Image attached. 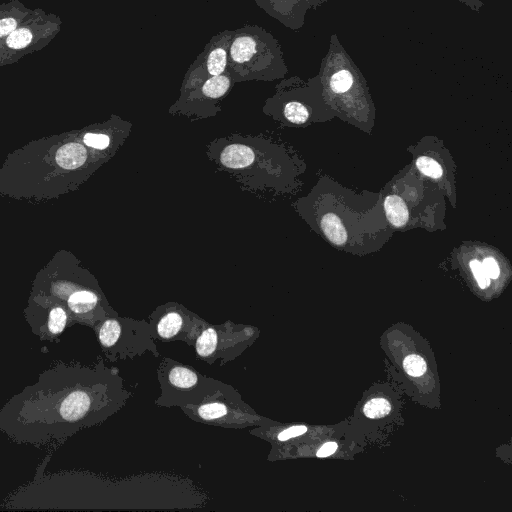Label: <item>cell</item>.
<instances>
[{"mask_svg":"<svg viewBox=\"0 0 512 512\" xmlns=\"http://www.w3.org/2000/svg\"><path fill=\"white\" fill-rule=\"evenodd\" d=\"M130 396L118 369L101 357L91 365L57 360L0 408V432L16 444L55 450L105 422Z\"/></svg>","mask_w":512,"mask_h":512,"instance_id":"1","label":"cell"},{"mask_svg":"<svg viewBox=\"0 0 512 512\" xmlns=\"http://www.w3.org/2000/svg\"><path fill=\"white\" fill-rule=\"evenodd\" d=\"M30 294L63 304L74 325L93 328L105 317L118 314L93 275L78 264H58L55 258L37 274Z\"/></svg>","mask_w":512,"mask_h":512,"instance_id":"2","label":"cell"},{"mask_svg":"<svg viewBox=\"0 0 512 512\" xmlns=\"http://www.w3.org/2000/svg\"><path fill=\"white\" fill-rule=\"evenodd\" d=\"M228 71L235 83L272 81L282 78L287 68L278 41L258 25L233 30Z\"/></svg>","mask_w":512,"mask_h":512,"instance_id":"3","label":"cell"},{"mask_svg":"<svg viewBox=\"0 0 512 512\" xmlns=\"http://www.w3.org/2000/svg\"><path fill=\"white\" fill-rule=\"evenodd\" d=\"M157 378L161 394L155 404L163 407L197 405L236 390L230 384L202 375L193 367L167 357L159 364Z\"/></svg>","mask_w":512,"mask_h":512,"instance_id":"4","label":"cell"},{"mask_svg":"<svg viewBox=\"0 0 512 512\" xmlns=\"http://www.w3.org/2000/svg\"><path fill=\"white\" fill-rule=\"evenodd\" d=\"M92 329L105 358L110 362L134 358L147 352L159 356L148 321L109 315Z\"/></svg>","mask_w":512,"mask_h":512,"instance_id":"5","label":"cell"},{"mask_svg":"<svg viewBox=\"0 0 512 512\" xmlns=\"http://www.w3.org/2000/svg\"><path fill=\"white\" fill-rule=\"evenodd\" d=\"M61 26L62 20L58 15L34 8L26 21L0 40V67L42 50L60 32Z\"/></svg>","mask_w":512,"mask_h":512,"instance_id":"6","label":"cell"},{"mask_svg":"<svg viewBox=\"0 0 512 512\" xmlns=\"http://www.w3.org/2000/svg\"><path fill=\"white\" fill-rule=\"evenodd\" d=\"M260 331L251 325L226 321L220 325L207 323L197 337L194 348L197 356L212 364H224L241 355L259 337Z\"/></svg>","mask_w":512,"mask_h":512,"instance_id":"7","label":"cell"},{"mask_svg":"<svg viewBox=\"0 0 512 512\" xmlns=\"http://www.w3.org/2000/svg\"><path fill=\"white\" fill-rule=\"evenodd\" d=\"M180 409L194 421L225 428L260 427L269 422L244 402L237 390L221 393L200 404L187 405Z\"/></svg>","mask_w":512,"mask_h":512,"instance_id":"8","label":"cell"},{"mask_svg":"<svg viewBox=\"0 0 512 512\" xmlns=\"http://www.w3.org/2000/svg\"><path fill=\"white\" fill-rule=\"evenodd\" d=\"M153 337L161 341H183L194 345L208 323L183 305L169 302L157 307L149 316Z\"/></svg>","mask_w":512,"mask_h":512,"instance_id":"9","label":"cell"},{"mask_svg":"<svg viewBox=\"0 0 512 512\" xmlns=\"http://www.w3.org/2000/svg\"><path fill=\"white\" fill-rule=\"evenodd\" d=\"M234 83L229 71L209 77L193 89L180 93L169 112L196 118L214 116L221 109L220 102L229 94Z\"/></svg>","mask_w":512,"mask_h":512,"instance_id":"10","label":"cell"},{"mask_svg":"<svg viewBox=\"0 0 512 512\" xmlns=\"http://www.w3.org/2000/svg\"><path fill=\"white\" fill-rule=\"evenodd\" d=\"M23 315L41 341L59 343L62 333L74 325L63 304L42 295L30 294Z\"/></svg>","mask_w":512,"mask_h":512,"instance_id":"11","label":"cell"},{"mask_svg":"<svg viewBox=\"0 0 512 512\" xmlns=\"http://www.w3.org/2000/svg\"><path fill=\"white\" fill-rule=\"evenodd\" d=\"M131 123L112 116L110 120L79 131L82 142L95 150L114 155L129 135Z\"/></svg>","mask_w":512,"mask_h":512,"instance_id":"12","label":"cell"},{"mask_svg":"<svg viewBox=\"0 0 512 512\" xmlns=\"http://www.w3.org/2000/svg\"><path fill=\"white\" fill-rule=\"evenodd\" d=\"M232 36L233 30H224L214 35L191 66L205 78L227 72Z\"/></svg>","mask_w":512,"mask_h":512,"instance_id":"13","label":"cell"},{"mask_svg":"<svg viewBox=\"0 0 512 512\" xmlns=\"http://www.w3.org/2000/svg\"><path fill=\"white\" fill-rule=\"evenodd\" d=\"M33 10L19 0L0 2V40L26 21Z\"/></svg>","mask_w":512,"mask_h":512,"instance_id":"14","label":"cell"},{"mask_svg":"<svg viewBox=\"0 0 512 512\" xmlns=\"http://www.w3.org/2000/svg\"><path fill=\"white\" fill-rule=\"evenodd\" d=\"M257 5L270 16L291 27L290 18L293 15L295 0H255Z\"/></svg>","mask_w":512,"mask_h":512,"instance_id":"15","label":"cell"},{"mask_svg":"<svg viewBox=\"0 0 512 512\" xmlns=\"http://www.w3.org/2000/svg\"><path fill=\"white\" fill-rule=\"evenodd\" d=\"M384 208L387 219L395 227H403L409 218L408 208L403 199L397 195L385 198Z\"/></svg>","mask_w":512,"mask_h":512,"instance_id":"16","label":"cell"},{"mask_svg":"<svg viewBox=\"0 0 512 512\" xmlns=\"http://www.w3.org/2000/svg\"><path fill=\"white\" fill-rule=\"evenodd\" d=\"M321 228L327 239L335 245H343L347 232L339 217L333 213L325 214L321 219Z\"/></svg>","mask_w":512,"mask_h":512,"instance_id":"17","label":"cell"},{"mask_svg":"<svg viewBox=\"0 0 512 512\" xmlns=\"http://www.w3.org/2000/svg\"><path fill=\"white\" fill-rule=\"evenodd\" d=\"M330 75L329 86L335 93H344L354 84V75L350 70L351 66L341 65Z\"/></svg>","mask_w":512,"mask_h":512,"instance_id":"18","label":"cell"},{"mask_svg":"<svg viewBox=\"0 0 512 512\" xmlns=\"http://www.w3.org/2000/svg\"><path fill=\"white\" fill-rule=\"evenodd\" d=\"M282 112L284 118L294 124H303L309 117L306 106L296 100L285 102L282 107Z\"/></svg>","mask_w":512,"mask_h":512,"instance_id":"19","label":"cell"},{"mask_svg":"<svg viewBox=\"0 0 512 512\" xmlns=\"http://www.w3.org/2000/svg\"><path fill=\"white\" fill-rule=\"evenodd\" d=\"M363 410L368 418L376 419L386 416L391 410V405L384 398H374L365 404Z\"/></svg>","mask_w":512,"mask_h":512,"instance_id":"20","label":"cell"},{"mask_svg":"<svg viewBox=\"0 0 512 512\" xmlns=\"http://www.w3.org/2000/svg\"><path fill=\"white\" fill-rule=\"evenodd\" d=\"M416 166L422 174L431 178H440L443 174V170L440 164L430 157H419L416 160Z\"/></svg>","mask_w":512,"mask_h":512,"instance_id":"21","label":"cell"},{"mask_svg":"<svg viewBox=\"0 0 512 512\" xmlns=\"http://www.w3.org/2000/svg\"><path fill=\"white\" fill-rule=\"evenodd\" d=\"M403 368L411 376H421L426 371V363L422 357L410 355L405 358Z\"/></svg>","mask_w":512,"mask_h":512,"instance_id":"22","label":"cell"},{"mask_svg":"<svg viewBox=\"0 0 512 512\" xmlns=\"http://www.w3.org/2000/svg\"><path fill=\"white\" fill-rule=\"evenodd\" d=\"M469 265L479 287L482 289L488 287L490 284V278L485 273L480 261L472 260Z\"/></svg>","mask_w":512,"mask_h":512,"instance_id":"23","label":"cell"},{"mask_svg":"<svg viewBox=\"0 0 512 512\" xmlns=\"http://www.w3.org/2000/svg\"><path fill=\"white\" fill-rule=\"evenodd\" d=\"M307 431L306 426L297 425L288 427L277 434V440L280 442L287 441L291 438L303 435Z\"/></svg>","mask_w":512,"mask_h":512,"instance_id":"24","label":"cell"},{"mask_svg":"<svg viewBox=\"0 0 512 512\" xmlns=\"http://www.w3.org/2000/svg\"><path fill=\"white\" fill-rule=\"evenodd\" d=\"M481 264H482V267H483L485 273L487 274V276L489 278H491V279L498 278V276L500 274V268H499L497 261L493 257L485 258Z\"/></svg>","mask_w":512,"mask_h":512,"instance_id":"25","label":"cell"},{"mask_svg":"<svg viewBox=\"0 0 512 512\" xmlns=\"http://www.w3.org/2000/svg\"><path fill=\"white\" fill-rule=\"evenodd\" d=\"M337 449V444L335 442L325 443L318 451L317 457H327L333 454Z\"/></svg>","mask_w":512,"mask_h":512,"instance_id":"26","label":"cell"},{"mask_svg":"<svg viewBox=\"0 0 512 512\" xmlns=\"http://www.w3.org/2000/svg\"><path fill=\"white\" fill-rule=\"evenodd\" d=\"M462 2H465L467 5L472 7L475 10H479V8L482 6V3L480 0H460Z\"/></svg>","mask_w":512,"mask_h":512,"instance_id":"27","label":"cell"}]
</instances>
